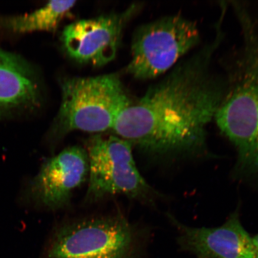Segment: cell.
Instances as JSON below:
<instances>
[{"label":"cell","mask_w":258,"mask_h":258,"mask_svg":"<svg viewBox=\"0 0 258 258\" xmlns=\"http://www.w3.org/2000/svg\"><path fill=\"white\" fill-rule=\"evenodd\" d=\"M253 241L254 249H255V258H258V234L253 237Z\"/></svg>","instance_id":"cell-12"},{"label":"cell","mask_w":258,"mask_h":258,"mask_svg":"<svg viewBox=\"0 0 258 258\" xmlns=\"http://www.w3.org/2000/svg\"><path fill=\"white\" fill-rule=\"evenodd\" d=\"M201 41L196 22L180 15L145 24L134 35L127 72L140 80L156 78L201 46Z\"/></svg>","instance_id":"cell-5"},{"label":"cell","mask_w":258,"mask_h":258,"mask_svg":"<svg viewBox=\"0 0 258 258\" xmlns=\"http://www.w3.org/2000/svg\"><path fill=\"white\" fill-rule=\"evenodd\" d=\"M241 40L224 76L225 89L214 120L234 145L238 169L258 172V19L244 2L231 5Z\"/></svg>","instance_id":"cell-2"},{"label":"cell","mask_w":258,"mask_h":258,"mask_svg":"<svg viewBox=\"0 0 258 258\" xmlns=\"http://www.w3.org/2000/svg\"><path fill=\"white\" fill-rule=\"evenodd\" d=\"M89 159V185L87 201L122 195L147 199L153 193L137 168L132 145L120 137L96 135L87 148Z\"/></svg>","instance_id":"cell-6"},{"label":"cell","mask_w":258,"mask_h":258,"mask_svg":"<svg viewBox=\"0 0 258 258\" xmlns=\"http://www.w3.org/2000/svg\"><path fill=\"white\" fill-rule=\"evenodd\" d=\"M170 219L177 230L180 249L198 258H255L253 237L242 225L238 209L217 227H189L172 215Z\"/></svg>","instance_id":"cell-9"},{"label":"cell","mask_w":258,"mask_h":258,"mask_svg":"<svg viewBox=\"0 0 258 258\" xmlns=\"http://www.w3.org/2000/svg\"><path fill=\"white\" fill-rule=\"evenodd\" d=\"M136 11L135 6L121 14L83 19L67 25L60 41L68 56L80 63L102 66L117 53L125 24Z\"/></svg>","instance_id":"cell-7"},{"label":"cell","mask_w":258,"mask_h":258,"mask_svg":"<svg viewBox=\"0 0 258 258\" xmlns=\"http://www.w3.org/2000/svg\"><path fill=\"white\" fill-rule=\"evenodd\" d=\"M41 101L33 68L24 58L0 48V118L35 110Z\"/></svg>","instance_id":"cell-10"},{"label":"cell","mask_w":258,"mask_h":258,"mask_svg":"<svg viewBox=\"0 0 258 258\" xmlns=\"http://www.w3.org/2000/svg\"><path fill=\"white\" fill-rule=\"evenodd\" d=\"M138 239L121 216L83 219L58 228L41 258H141Z\"/></svg>","instance_id":"cell-4"},{"label":"cell","mask_w":258,"mask_h":258,"mask_svg":"<svg viewBox=\"0 0 258 258\" xmlns=\"http://www.w3.org/2000/svg\"><path fill=\"white\" fill-rule=\"evenodd\" d=\"M223 22L214 36L179 61L160 82L119 115L112 130L150 153L192 152L205 147L206 129L214 120L225 89L215 72L224 40Z\"/></svg>","instance_id":"cell-1"},{"label":"cell","mask_w":258,"mask_h":258,"mask_svg":"<svg viewBox=\"0 0 258 258\" xmlns=\"http://www.w3.org/2000/svg\"><path fill=\"white\" fill-rule=\"evenodd\" d=\"M88 175L86 150L79 146L67 148L43 164L31 183L32 198L45 209H62L69 205L73 192Z\"/></svg>","instance_id":"cell-8"},{"label":"cell","mask_w":258,"mask_h":258,"mask_svg":"<svg viewBox=\"0 0 258 258\" xmlns=\"http://www.w3.org/2000/svg\"><path fill=\"white\" fill-rule=\"evenodd\" d=\"M76 1H51L31 14L0 16V30L15 34L55 31L70 14Z\"/></svg>","instance_id":"cell-11"},{"label":"cell","mask_w":258,"mask_h":258,"mask_svg":"<svg viewBox=\"0 0 258 258\" xmlns=\"http://www.w3.org/2000/svg\"><path fill=\"white\" fill-rule=\"evenodd\" d=\"M60 87L62 101L51 128L55 139L76 131L99 134L112 129L132 104L120 77L114 74L67 78Z\"/></svg>","instance_id":"cell-3"}]
</instances>
